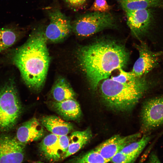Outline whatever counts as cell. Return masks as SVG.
<instances>
[{
  "instance_id": "obj_16",
  "label": "cell",
  "mask_w": 163,
  "mask_h": 163,
  "mask_svg": "<svg viewBox=\"0 0 163 163\" xmlns=\"http://www.w3.org/2000/svg\"><path fill=\"white\" fill-rule=\"evenodd\" d=\"M92 136V132L89 128L83 131L72 132L69 137V145L64 159L79 151L89 142Z\"/></svg>"
},
{
  "instance_id": "obj_11",
  "label": "cell",
  "mask_w": 163,
  "mask_h": 163,
  "mask_svg": "<svg viewBox=\"0 0 163 163\" xmlns=\"http://www.w3.org/2000/svg\"><path fill=\"white\" fill-rule=\"evenodd\" d=\"M141 137L140 133L126 136L114 135L101 143L94 149L105 159L110 162L117 153L125 147L138 140Z\"/></svg>"
},
{
  "instance_id": "obj_3",
  "label": "cell",
  "mask_w": 163,
  "mask_h": 163,
  "mask_svg": "<svg viewBox=\"0 0 163 163\" xmlns=\"http://www.w3.org/2000/svg\"><path fill=\"white\" fill-rule=\"evenodd\" d=\"M146 75L125 83L115 81L111 78L104 80L100 89L105 104L118 111H127L132 109L149 90L163 84L162 71L155 72L149 78Z\"/></svg>"
},
{
  "instance_id": "obj_18",
  "label": "cell",
  "mask_w": 163,
  "mask_h": 163,
  "mask_svg": "<svg viewBox=\"0 0 163 163\" xmlns=\"http://www.w3.org/2000/svg\"><path fill=\"white\" fill-rule=\"evenodd\" d=\"M22 31L15 27L0 28V53L13 45L21 36Z\"/></svg>"
},
{
  "instance_id": "obj_9",
  "label": "cell",
  "mask_w": 163,
  "mask_h": 163,
  "mask_svg": "<svg viewBox=\"0 0 163 163\" xmlns=\"http://www.w3.org/2000/svg\"><path fill=\"white\" fill-rule=\"evenodd\" d=\"M50 23L44 32L47 40L58 42L64 39L70 33L69 21L60 10H55L49 14Z\"/></svg>"
},
{
  "instance_id": "obj_7",
  "label": "cell",
  "mask_w": 163,
  "mask_h": 163,
  "mask_svg": "<svg viewBox=\"0 0 163 163\" xmlns=\"http://www.w3.org/2000/svg\"><path fill=\"white\" fill-rule=\"evenodd\" d=\"M139 56L131 72L136 78L146 75L158 67L163 61V50L153 51L142 42L136 46Z\"/></svg>"
},
{
  "instance_id": "obj_22",
  "label": "cell",
  "mask_w": 163,
  "mask_h": 163,
  "mask_svg": "<svg viewBox=\"0 0 163 163\" xmlns=\"http://www.w3.org/2000/svg\"><path fill=\"white\" fill-rule=\"evenodd\" d=\"M120 73L118 75L111 77L113 80L121 83H125L135 81L137 78L135 77L130 72H126L123 69H119Z\"/></svg>"
},
{
  "instance_id": "obj_14",
  "label": "cell",
  "mask_w": 163,
  "mask_h": 163,
  "mask_svg": "<svg viewBox=\"0 0 163 163\" xmlns=\"http://www.w3.org/2000/svg\"><path fill=\"white\" fill-rule=\"evenodd\" d=\"M49 104L52 109L66 120H77L82 116L80 107L75 99L51 101Z\"/></svg>"
},
{
  "instance_id": "obj_12",
  "label": "cell",
  "mask_w": 163,
  "mask_h": 163,
  "mask_svg": "<svg viewBox=\"0 0 163 163\" xmlns=\"http://www.w3.org/2000/svg\"><path fill=\"white\" fill-rule=\"evenodd\" d=\"M127 24L132 33L137 37L145 34L151 25L152 15L147 9L126 12Z\"/></svg>"
},
{
  "instance_id": "obj_8",
  "label": "cell",
  "mask_w": 163,
  "mask_h": 163,
  "mask_svg": "<svg viewBox=\"0 0 163 163\" xmlns=\"http://www.w3.org/2000/svg\"><path fill=\"white\" fill-rule=\"evenodd\" d=\"M69 143L67 135L59 136L51 133L46 136L40 143L39 149L44 158L51 162L64 159Z\"/></svg>"
},
{
  "instance_id": "obj_23",
  "label": "cell",
  "mask_w": 163,
  "mask_h": 163,
  "mask_svg": "<svg viewBox=\"0 0 163 163\" xmlns=\"http://www.w3.org/2000/svg\"><path fill=\"white\" fill-rule=\"evenodd\" d=\"M111 9V6L107 3L106 0H95L89 9L92 12H107Z\"/></svg>"
},
{
  "instance_id": "obj_27",
  "label": "cell",
  "mask_w": 163,
  "mask_h": 163,
  "mask_svg": "<svg viewBox=\"0 0 163 163\" xmlns=\"http://www.w3.org/2000/svg\"><path fill=\"white\" fill-rule=\"evenodd\" d=\"M32 163H44L41 161H33Z\"/></svg>"
},
{
  "instance_id": "obj_24",
  "label": "cell",
  "mask_w": 163,
  "mask_h": 163,
  "mask_svg": "<svg viewBox=\"0 0 163 163\" xmlns=\"http://www.w3.org/2000/svg\"><path fill=\"white\" fill-rule=\"evenodd\" d=\"M136 158L120 152L113 157L110 161L112 163H133Z\"/></svg>"
},
{
  "instance_id": "obj_13",
  "label": "cell",
  "mask_w": 163,
  "mask_h": 163,
  "mask_svg": "<svg viewBox=\"0 0 163 163\" xmlns=\"http://www.w3.org/2000/svg\"><path fill=\"white\" fill-rule=\"evenodd\" d=\"M44 128L37 119L32 118L18 128L15 138L20 143L25 145L43 137L45 133Z\"/></svg>"
},
{
  "instance_id": "obj_26",
  "label": "cell",
  "mask_w": 163,
  "mask_h": 163,
  "mask_svg": "<svg viewBox=\"0 0 163 163\" xmlns=\"http://www.w3.org/2000/svg\"><path fill=\"white\" fill-rule=\"evenodd\" d=\"M148 163H161L157 155L154 152L150 155Z\"/></svg>"
},
{
  "instance_id": "obj_21",
  "label": "cell",
  "mask_w": 163,
  "mask_h": 163,
  "mask_svg": "<svg viewBox=\"0 0 163 163\" xmlns=\"http://www.w3.org/2000/svg\"><path fill=\"white\" fill-rule=\"evenodd\" d=\"M95 149L74 158L67 163H108Z\"/></svg>"
},
{
  "instance_id": "obj_1",
  "label": "cell",
  "mask_w": 163,
  "mask_h": 163,
  "mask_svg": "<svg viewBox=\"0 0 163 163\" xmlns=\"http://www.w3.org/2000/svg\"><path fill=\"white\" fill-rule=\"evenodd\" d=\"M129 58V53L123 45L109 40L83 46L78 53L80 65L94 90L114 70L125 67Z\"/></svg>"
},
{
  "instance_id": "obj_17",
  "label": "cell",
  "mask_w": 163,
  "mask_h": 163,
  "mask_svg": "<svg viewBox=\"0 0 163 163\" xmlns=\"http://www.w3.org/2000/svg\"><path fill=\"white\" fill-rule=\"evenodd\" d=\"M54 101H61L68 99H75L76 94L68 82L60 77L54 83L51 91Z\"/></svg>"
},
{
  "instance_id": "obj_4",
  "label": "cell",
  "mask_w": 163,
  "mask_h": 163,
  "mask_svg": "<svg viewBox=\"0 0 163 163\" xmlns=\"http://www.w3.org/2000/svg\"><path fill=\"white\" fill-rule=\"evenodd\" d=\"M22 111L15 82L9 79L0 89V131L7 132L16 125Z\"/></svg>"
},
{
  "instance_id": "obj_15",
  "label": "cell",
  "mask_w": 163,
  "mask_h": 163,
  "mask_svg": "<svg viewBox=\"0 0 163 163\" xmlns=\"http://www.w3.org/2000/svg\"><path fill=\"white\" fill-rule=\"evenodd\" d=\"M40 122L51 133L59 136L67 135L73 129L72 125L54 115L42 117Z\"/></svg>"
},
{
  "instance_id": "obj_19",
  "label": "cell",
  "mask_w": 163,
  "mask_h": 163,
  "mask_svg": "<svg viewBox=\"0 0 163 163\" xmlns=\"http://www.w3.org/2000/svg\"><path fill=\"white\" fill-rule=\"evenodd\" d=\"M121 4L126 12L151 7H163L161 0H121Z\"/></svg>"
},
{
  "instance_id": "obj_20",
  "label": "cell",
  "mask_w": 163,
  "mask_h": 163,
  "mask_svg": "<svg viewBox=\"0 0 163 163\" xmlns=\"http://www.w3.org/2000/svg\"><path fill=\"white\" fill-rule=\"evenodd\" d=\"M151 136L145 135L123 148L120 152L136 158L140 155L151 139Z\"/></svg>"
},
{
  "instance_id": "obj_25",
  "label": "cell",
  "mask_w": 163,
  "mask_h": 163,
  "mask_svg": "<svg viewBox=\"0 0 163 163\" xmlns=\"http://www.w3.org/2000/svg\"><path fill=\"white\" fill-rule=\"evenodd\" d=\"M86 0H66V2L73 7H78L83 5Z\"/></svg>"
},
{
  "instance_id": "obj_6",
  "label": "cell",
  "mask_w": 163,
  "mask_h": 163,
  "mask_svg": "<svg viewBox=\"0 0 163 163\" xmlns=\"http://www.w3.org/2000/svg\"><path fill=\"white\" fill-rule=\"evenodd\" d=\"M141 117L144 131L149 132L163 127V94L153 97L145 101Z\"/></svg>"
},
{
  "instance_id": "obj_5",
  "label": "cell",
  "mask_w": 163,
  "mask_h": 163,
  "mask_svg": "<svg viewBox=\"0 0 163 163\" xmlns=\"http://www.w3.org/2000/svg\"><path fill=\"white\" fill-rule=\"evenodd\" d=\"M115 23L114 17L109 12L93 11L76 20L73 29L78 36L86 37L114 27Z\"/></svg>"
},
{
  "instance_id": "obj_10",
  "label": "cell",
  "mask_w": 163,
  "mask_h": 163,
  "mask_svg": "<svg viewBox=\"0 0 163 163\" xmlns=\"http://www.w3.org/2000/svg\"><path fill=\"white\" fill-rule=\"evenodd\" d=\"M25 147L15 137L0 136V163H21L24 157Z\"/></svg>"
},
{
  "instance_id": "obj_2",
  "label": "cell",
  "mask_w": 163,
  "mask_h": 163,
  "mask_svg": "<svg viewBox=\"0 0 163 163\" xmlns=\"http://www.w3.org/2000/svg\"><path fill=\"white\" fill-rule=\"evenodd\" d=\"M46 41L44 32L41 29H36L11 56L12 62L18 69L25 84L36 91L43 87L49 66Z\"/></svg>"
}]
</instances>
